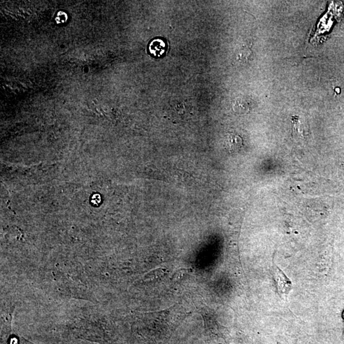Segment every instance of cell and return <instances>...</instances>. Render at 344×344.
I'll use <instances>...</instances> for the list:
<instances>
[{"instance_id":"1","label":"cell","mask_w":344,"mask_h":344,"mask_svg":"<svg viewBox=\"0 0 344 344\" xmlns=\"http://www.w3.org/2000/svg\"><path fill=\"white\" fill-rule=\"evenodd\" d=\"M272 274L278 294H289L292 288V281L276 264H273Z\"/></svg>"},{"instance_id":"2","label":"cell","mask_w":344,"mask_h":344,"mask_svg":"<svg viewBox=\"0 0 344 344\" xmlns=\"http://www.w3.org/2000/svg\"><path fill=\"white\" fill-rule=\"evenodd\" d=\"M226 147L230 152H238L243 146V140L240 136L234 134H228L225 141Z\"/></svg>"},{"instance_id":"3","label":"cell","mask_w":344,"mask_h":344,"mask_svg":"<svg viewBox=\"0 0 344 344\" xmlns=\"http://www.w3.org/2000/svg\"><path fill=\"white\" fill-rule=\"evenodd\" d=\"M166 45L162 39H155L151 42L148 50L151 56L154 58H160L166 52Z\"/></svg>"},{"instance_id":"4","label":"cell","mask_w":344,"mask_h":344,"mask_svg":"<svg viewBox=\"0 0 344 344\" xmlns=\"http://www.w3.org/2000/svg\"><path fill=\"white\" fill-rule=\"evenodd\" d=\"M292 136L294 138H304V126L299 116H294L292 118Z\"/></svg>"},{"instance_id":"5","label":"cell","mask_w":344,"mask_h":344,"mask_svg":"<svg viewBox=\"0 0 344 344\" xmlns=\"http://www.w3.org/2000/svg\"><path fill=\"white\" fill-rule=\"evenodd\" d=\"M233 108L236 113L245 114L250 110V106L246 100L238 98L234 101Z\"/></svg>"},{"instance_id":"6","label":"cell","mask_w":344,"mask_h":344,"mask_svg":"<svg viewBox=\"0 0 344 344\" xmlns=\"http://www.w3.org/2000/svg\"><path fill=\"white\" fill-rule=\"evenodd\" d=\"M251 55V51L248 48H242L237 55V60L239 61L247 62Z\"/></svg>"},{"instance_id":"7","label":"cell","mask_w":344,"mask_h":344,"mask_svg":"<svg viewBox=\"0 0 344 344\" xmlns=\"http://www.w3.org/2000/svg\"><path fill=\"white\" fill-rule=\"evenodd\" d=\"M26 344H30L29 342H26Z\"/></svg>"}]
</instances>
